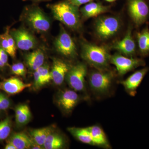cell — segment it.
Returning a JSON list of instances; mask_svg holds the SVG:
<instances>
[{"label":"cell","instance_id":"5","mask_svg":"<svg viewBox=\"0 0 149 149\" xmlns=\"http://www.w3.org/2000/svg\"><path fill=\"white\" fill-rule=\"evenodd\" d=\"M128 15L137 27L146 22L149 18V3L147 0H127Z\"/></svg>","mask_w":149,"mask_h":149},{"label":"cell","instance_id":"22","mask_svg":"<svg viewBox=\"0 0 149 149\" xmlns=\"http://www.w3.org/2000/svg\"><path fill=\"white\" fill-rule=\"evenodd\" d=\"M68 131L77 140L83 143L94 146V143L88 127H70Z\"/></svg>","mask_w":149,"mask_h":149},{"label":"cell","instance_id":"19","mask_svg":"<svg viewBox=\"0 0 149 149\" xmlns=\"http://www.w3.org/2000/svg\"><path fill=\"white\" fill-rule=\"evenodd\" d=\"M137 47L140 54L146 57L149 55V29L147 26L136 34Z\"/></svg>","mask_w":149,"mask_h":149},{"label":"cell","instance_id":"3","mask_svg":"<svg viewBox=\"0 0 149 149\" xmlns=\"http://www.w3.org/2000/svg\"><path fill=\"white\" fill-rule=\"evenodd\" d=\"M122 21L115 15H101L94 22V32L96 37L102 41H106L114 37L120 32Z\"/></svg>","mask_w":149,"mask_h":149},{"label":"cell","instance_id":"12","mask_svg":"<svg viewBox=\"0 0 149 149\" xmlns=\"http://www.w3.org/2000/svg\"><path fill=\"white\" fill-rule=\"evenodd\" d=\"M149 70L148 67L144 68L133 72L127 79L120 82L121 85L129 95L132 96L136 95L137 89Z\"/></svg>","mask_w":149,"mask_h":149},{"label":"cell","instance_id":"11","mask_svg":"<svg viewBox=\"0 0 149 149\" xmlns=\"http://www.w3.org/2000/svg\"><path fill=\"white\" fill-rule=\"evenodd\" d=\"M17 48L22 50L28 51L35 48L36 44L35 37L24 29H14L10 31Z\"/></svg>","mask_w":149,"mask_h":149},{"label":"cell","instance_id":"32","mask_svg":"<svg viewBox=\"0 0 149 149\" xmlns=\"http://www.w3.org/2000/svg\"><path fill=\"white\" fill-rule=\"evenodd\" d=\"M8 54L2 48L0 47V60L2 61L7 64H8Z\"/></svg>","mask_w":149,"mask_h":149},{"label":"cell","instance_id":"34","mask_svg":"<svg viewBox=\"0 0 149 149\" xmlns=\"http://www.w3.org/2000/svg\"><path fill=\"white\" fill-rule=\"evenodd\" d=\"M105 1H106L108 2L112 3L115 1L116 0H105Z\"/></svg>","mask_w":149,"mask_h":149},{"label":"cell","instance_id":"26","mask_svg":"<svg viewBox=\"0 0 149 149\" xmlns=\"http://www.w3.org/2000/svg\"><path fill=\"white\" fill-rule=\"evenodd\" d=\"M45 84L52 80V74L47 65H43L37 70Z\"/></svg>","mask_w":149,"mask_h":149},{"label":"cell","instance_id":"33","mask_svg":"<svg viewBox=\"0 0 149 149\" xmlns=\"http://www.w3.org/2000/svg\"><path fill=\"white\" fill-rule=\"evenodd\" d=\"M5 149H17L16 147L15 146H14L13 144L11 143H10V142H8V143L5 146Z\"/></svg>","mask_w":149,"mask_h":149},{"label":"cell","instance_id":"25","mask_svg":"<svg viewBox=\"0 0 149 149\" xmlns=\"http://www.w3.org/2000/svg\"><path fill=\"white\" fill-rule=\"evenodd\" d=\"M11 128V120L9 118L0 122V141L5 140L10 134Z\"/></svg>","mask_w":149,"mask_h":149},{"label":"cell","instance_id":"27","mask_svg":"<svg viewBox=\"0 0 149 149\" xmlns=\"http://www.w3.org/2000/svg\"><path fill=\"white\" fill-rule=\"evenodd\" d=\"M31 117V111L29 107L26 109L24 112L15 117L16 121L19 125H24L29 122Z\"/></svg>","mask_w":149,"mask_h":149},{"label":"cell","instance_id":"1","mask_svg":"<svg viewBox=\"0 0 149 149\" xmlns=\"http://www.w3.org/2000/svg\"><path fill=\"white\" fill-rule=\"evenodd\" d=\"M111 55L107 46L98 45L86 41L81 43L82 58L96 69H109Z\"/></svg>","mask_w":149,"mask_h":149},{"label":"cell","instance_id":"6","mask_svg":"<svg viewBox=\"0 0 149 149\" xmlns=\"http://www.w3.org/2000/svg\"><path fill=\"white\" fill-rule=\"evenodd\" d=\"M110 63L116 67L118 74L120 76L146 65V62L143 59L126 56L119 53L111 55Z\"/></svg>","mask_w":149,"mask_h":149},{"label":"cell","instance_id":"30","mask_svg":"<svg viewBox=\"0 0 149 149\" xmlns=\"http://www.w3.org/2000/svg\"><path fill=\"white\" fill-rule=\"evenodd\" d=\"M34 84L36 88H39L45 85L42 78L40 77L39 72L35 70L34 73Z\"/></svg>","mask_w":149,"mask_h":149},{"label":"cell","instance_id":"16","mask_svg":"<svg viewBox=\"0 0 149 149\" xmlns=\"http://www.w3.org/2000/svg\"><path fill=\"white\" fill-rule=\"evenodd\" d=\"M71 67L66 62L58 59H54L51 70L52 80L56 85H61Z\"/></svg>","mask_w":149,"mask_h":149},{"label":"cell","instance_id":"10","mask_svg":"<svg viewBox=\"0 0 149 149\" xmlns=\"http://www.w3.org/2000/svg\"><path fill=\"white\" fill-rule=\"evenodd\" d=\"M111 48L126 56L133 57L136 55L137 46L132 34V26H129L122 40L116 41Z\"/></svg>","mask_w":149,"mask_h":149},{"label":"cell","instance_id":"23","mask_svg":"<svg viewBox=\"0 0 149 149\" xmlns=\"http://www.w3.org/2000/svg\"><path fill=\"white\" fill-rule=\"evenodd\" d=\"M52 133V128L47 127L34 129L30 132V135L35 143L43 147L46 139Z\"/></svg>","mask_w":149,"mask_h":149},{"label":"cell","instance_id":"18","mask_svg":"<svg viewBox=\"0 0 149 149\" xmlns=\"http://www.w3.org/2000/svg\"><path fill=\"white\" fill-rule=\"evenodd\" d=\"M0 47L12 58H15L16 45L13 37L11 35L10 27L6 28L3 34L0 35Z\"/></svg>","mask_w":149,"mask_h":149},{"label":"cell","instance_id":"2","mask_svg":"<svg viewBox=\"0 0 149 149\" xmlns=\"http://www.w3.org/2000/svg\"><path fill=\"white\" fill-rule=\"evenodd\" d=\"M49 8L57 20L72 30L80 29L81 24L79 7L65 0L50 5Z\"/></svg>","mask_w":149,"mask_h":149},{"label":"cell","instance_id":"29","mask_svg":"<svg viewBox=\"0 0 149 149\" xmlns=\"http://www.w3.org/2000/svg\"><path fill=\"white\" fill-rule=\"evenodd\" d=\"M10 105L8 98L2 93H0V110L8 109Z\"/></svg>","mask_w":149,"mask_h":149},{"label":"cell","instance_id":"15","mask_svg":"<svg viewBox=\"0 0 149 149\" xmlns=\"http://www.w3.org/2000/svg\"><path fill=\"white\" fill-rule=\"evenodd\" d=\"M79 100L80 97L76 91L73 90H65L59 96L58 103L63 110L69 112L75 107Z\"/></svg>","mask_w":149,"mask_h":149},{"label":"cell","instance_id":"14","mask_svg":"<svg viewBox=\"0 0 149 149\" xmlns=\"http://www.w3.org/2000/svg\"><path fill=\"white\" fill-rule=\"evenodd\" d=\"M31 85L30 83H24L17 77H11L0 83V89L8 95H14L30 88Z\"/></svg>","mask_w":149,"mask_h":149},{"label":"cell","instance_id":"20","mask_svg":"<svg viewBox=\"0 0 149 149\" xmlns=\"http://www.w3.org/2000/svg\"><path fill=\"white\" fill-rule=\"evenodd\" d=\"M9 142L13 144L17 149H30L35 143L32 139L23 132L14 133Z\"/></svg>","mask_w":149,"mask_h":149},{"label":"cell","instance_id":"8","mask_svg":"<svg viewBox=\"0 0 149 149\" xmlns=\"http://www.w3.org/2000/svg\"><path fill=\"white\" fill-rule=\"evenodd\" d=\"M26 13V21L35 31L45 32L50 29L51 24L49 19L40 8L37 6L30 7Z\"/></svg>","mask_w":149,"mask_h":149},{"label":"cell","instance_id":"7","mask_svg":"<svg viewBox=\"0 0 149 149\" xmlns=\"http://www.w3.org/2000/svg\"><path fill=\"white\" fill-rule=\"evenodd\" d=\"M87 73V65L79 63L70 68L65 78L72 90L76 92H83L85 88V77Z\"/></svg>","mask_w":149,"mask_h":149},{"label":"cell","instance_id":"4","mask_svg":"<svg viewBox=\"0 0 149 149\" xmlns=\"http://www.w3.org/2000/svg\"><path fill=\"white\" fill-rule=\"evenodd\" d=\"M114 77V72L109 69H95L89 75V85L93 92L97 95H106L111 88Z\"/></svg>","mask_w":149,"mask_h":149},{"label":"cell","instance_id":"17","mask_svg":"<svg viewBox=\"0 0 149 149\" xmlns=\"http://www.w3.org/2000/svg\"><path fill=\"white\" fill-rule=\"evenodd\" d=\"M88 128L91 133L94 146L105 148H111L106 135L100 127L98 125H94L89 126Z\"/></svg>","mask_w":149,"mask_h":149},{"label":"cell","instance_id":"9","mask_svg":"<svg viewBox=\"0 0 149 149\" xmlns=\"http://www.w3.org/2000/svg\"><path fill=\"white\" fill-rule=\"evenodd\" d=\"M55 46L57 51L65 56L73 58L77 55V47L74 40L62 27L56 39Z\"/></svg>","mask_w":149,"mask_h":149},{"label":"cell","instance_id":"35","mask_svg":"<svg viewBox=\"0 0 149 149\" xmlns=\"http://www.w3.org/2000/svg\"><path fill=\"white\" fill-rule=\"evenodd\" d=\"M33 1H48L49 0H33Z\"/></svg>","mask_w":149,"mask_h":149},{"label":"cell","instance_id":"31","mask_svg":"<svg viewBox=\"0 0 149 149\" xmlns=\"http://www.w3.org/2000/svg\"><path fill=\"white\" fill-rule=\"evenodd\" d=\"M72 4L79 7L80 6L86 4L91 2L94 1H97V0H68Z\"/></svg>","mask_w":149,"mask_h":149},{"label":"cell","instance_id":"24","mask_svg":"<svg viewBox=\"0 0 149 149\" xmlns=\"http://www.w3.org/2000/svg\"><path fill=\"white\" fill-rule=\"evenodd\" d=\"M65 144L63 137L57 133H51L45 141L43 147L46 149L63 148Z\"/></svg>","mask_w":149,"mask_h":149},{"label":"cell","instance_id":"13","mask_svg":"<svg viewBox=\"0 0 149 149\" xmlns=\"http://www.w3.org/2000/svg\"><path fill=\"white\" fill-rule=\"evenodd\" d=\"M111 6H105L100 2H91L81 8L80 13L84 19L97 17L103 14L110 11Z\"/></svg>","mask_w":149,"mask_h":149},{"label":"cell","instance_id":"28","mask_svg":"<svg viewBox=\"0 0 149 149\" xmlns=\"http://www.w3.org/2000/svg\"><path fill=\"white\" fill-rule=\"evenodd\" d=\"M12 72L18 76H24L26 74V69L24 64L22 63H17L11 67Z\"/></svg>","mask_w":149,"mask_h":149},{"label":"cell","instance_id":"21","mask_svg":"<svg viewBox=\"0 0 149 149\" xmlns=\"http://www.w3.org/2000/svg\"><path fill=\"white\" fill-rule=\"evenodd\" d=\"M45 58V54L40 49L29 53L25 57L27 65L34 71L43 65Z\"/></svg>","mask_w":149,"mask_h":149}]
</instances>
